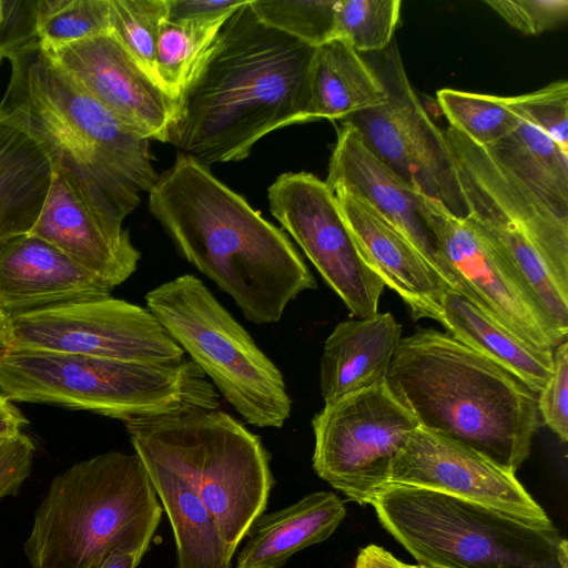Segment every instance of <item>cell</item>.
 <instances>
[{"label":"cell","mask_w":568,"mask_h":568,"mask_svg":"<svg viewBox=\"0 0 568 568\" xmlns=\"http://www.w3.org/2000/svg\"><path fill=\"white\" fill-rule=\"evenodd\" d=\"M315 51L263 23L248 0L179 97L168 142L209 166L244 160L267 133L305 123Z\"/></svg>","instance_id":"1"},{"label":"cell","mask_w":568,"mask_h":568,"mask_svg":"<svg viewBox=\"0 0 568 568\" xmlns=\"http://www.w3.org/2000/svg\"><path fill=\"white\" fill-rule=\"evenodd\" d=\"M11 75L0 115L22 128L83 204L121 229L154 186L150 142L81 90L33 33L0 41Z\"/></svg>","instance_id":"2"},{"label":"cell","mask_w":568,"mask_h":568,"mask_svg":"<svg viewBox=\"0 0 568 568\" xmlns=\"http://www.w3.org/2000/svg\"><path fill=\"white\" fill-rule=\"evenodd\" d=\"M179 254L257 325L278 322L314 276L291 240L194 158L179 153L149 192Z\"/></svg>","instance_id":"3"},{"label":"cell","mask_w":568,"mask_h":568,"mask_svg":"<svg viewBox=\"0 0 568 568\" xmlns=\"http://www.w3.org/2000/svg\"><path fill=\"white\" fill-rule=\"evenodd\" d=\"M386 385L419 427L462 443L516 473L539 426L538 394L448 333L402 337Z\"/></svg>","instance_id":"4"},{"label":"cell","mask_w":568,"mask_h":568,"mask_svg":"<svg viewBox=\"0 0 568 568\" xmlns=\"http://www.w3.org/2000/svg\"><path fill=\"white\" fill-rule=\"evenodd\" d=\"M162 511L141 458L103 453L52 480L24 552L32 568H89L112 549L144 556Z\"/></svg>","instance_id":"5"},{"label":"cell","mask_w":568,"mask_h":568,"mask_svg":"<svg viewBox=\"0 0 568 568\" xmlns=\"http://www.w3.org/2000/svg\"><path fill=\"white\" fill-rule=\"evenodd\" d=\"M0 390L12 402L89 410L124 424L220 406V394L186 356L139 362L10 348L0 355Z\"/></svg>","instance_id":"6"},{"label":"cell","mask_w":568,"mask_h":568,"mask_svg":"<svg viewBox=\"0 0 568 568\" xmlns=\"http://www.w3.org/2000/svg\"><path fill=\"white\" fill-rule=\"evenodd\" d=\"M134 453L184 480L236 551L267 505L274 477L261 438L220 409L125 423Z\"/></svg>","instance_id":"7"},{"label":"cell","mask_w":568,"mask_h":568,"mask_svg":"<svg viewBox=\"0 0 568 568\" xmlns=\"http://www.w3.org/2000/svg\"><path fill=\"white\" fill-rule=\"evenodd\" d=\"M381 525L429 568H568V544L491 507L442 493L388 485L373 500Z\"/></svg>","instance_id":"8"},{"label":"cell","mask_w":568,"mask_h":568,"mask_svg":"<svg viewBox=\"0 0 568 568\" xmlns=\"http://www.w3.org/2000/svg\"><path fill=\"white\" fill-rule=\"evenodd\" d=\"M145 303L246 423L284 425L292 399L281 371L200 278L184 274L164 282L146 293Z\"/></svg>","instance_id":"9"},{"label":"cell","mask_w":568,"mask_h":568,"mask_svg":"<svg viewBox=\"0 0 568 568\" xmlns=\"http://www.w3.org/2000/svg\"><path fill=\"white\" fill-rule=\"evenodd\" d=\"M385 92V102L345 121L366 146L417 193L466 219L468 209L444 133L432 121L406 74L395 40L362 54Z\"/></svg>","instance_id":"10"},{"label":"cell","mask_w":568,"mask_h":568,"mask_svg":"<svg viewBox=\"0 0 568 568\" xmlns=\"http://www.w3.org/2000/svg\"><path fill=\"white\" fill-rule=\"evenodd\" d=\"M417 427L386 383L345 396L312 419L313 469L348 500L372 505L389 485L392 464Z\"/></svg>","instance_id":"11"},{"label":"cell","mask_w":568,"mask_h":568,"mask_svg":"<svg viewBox=\"0 0 568 568\" xmlns=\"http://www.w3.org/2000/svg\"><path fill=\"white\" fill-rule=\"evenodd\" d=\"M273 216L357 318L378 313L385 284L366 264L325 181L284 173L268 187Z\"/></svg>","instance_id":"12"},{"label":"cell","mask_w":568,"mask_h":568,"mask_svg":"<svg viewBox=\"0 0 568 568\" xmlns=\"http://www.w3.org/2000/svg\"><path fill=\"white\" fill-rule=\"evenodd\" d=\"M11 320V348L139 362L185 356L146 307L112 296L33 311Z\"/></svg>","instance_id":"13"},{"label":"cell","mask_w":568,"mask_h":568,"mask_svg":"<svg viewBox=\"0 0 568 568\" xmlns=\"http://www.w3.org/2000/svg\"><path fill=\"white\" fill-rule=\"evenodd\" d=\"M423 214L456 291L525 342L554 351L567 341L504 254L466 219L420 194Z\"/></svg>","instance_id":"14"},{"label":"cell","mask_w":568,"mask_h":568,"mask_svg":"<svg viewBox=\"0 0 568 568\" xmlns=\"http://www.w3.org/2000/svg\"><path fill=\"white\" fill-rule=\"evenodd\" d=\"M389 485L424 488L491 507L530 525L554 526L514 473L462 443L419 426L394 459Z\"/></svg>","instance_id":"15"},{"label":"cell","mask_w":568,"mask_h":568,"mask_svg":"<svg viewBox=\"0 0 568 568\" xmlns=\"http://www.w3.org/2000/svg\"><path fill=\"white\" fill-rule=\"evenodd\" d=\"M41 48L81 90L124 125L149 141L168 142L178 99L154 81L111 32L62 47Z\"/></svg>","instance_id":"16"},{"label":"cell","mask_w":568,"mask_h":568,"mask_svg":"<svg viewBox=\"0 0 568 568\" xmlns=\"http://www.w3.org/2000/svg\"><path fill=\"white\" fill-rule=\"evenodd\" d=\"M325 183L333 193L348 194L373 207L407 237L448 287L456 290L423 214L420 194L381 161L348 122H342L337 131Z\"/></svg>","instance_id":"17"},{"label":"cell","mask_w":568,"mask_h":568,"mask_svg":"<svg viewBox=\"0 0 568 568\" xmlns=\"http://www.w3.org/2000/svg\"><path fill=\"white\" fill-rule=\"evenodd\" d=\"M29 234L58 248L111 290L136 271L141 258L129 232L97 217L54 171L41 213Z\"/></svg>","instance_id":"18"},{"label":"cell","mask_w":568,"mask_h":568,"mask_svg":"<svg viewBox=\"0 0 568 568\" xmlns=\"http://www.w3.org/2000/svg\"><path fill=\"white\" fill-rule=\"evenodd\" d=\"M111 288L30 234L0 243V307L10 316L111 296Z\"/></svg>","instance_id":"19"},{"label":"cell","mask_w":568,"mask_h":568,"mask_svg":"<svg viewBox=\"0 0 568 568\" xmlns=\"http://www.w3.org/2000/svg\"><path fill=\"white\" fill-rule=\"evenodd\" d=\"M333 194L366 264L402 297L415 320H435L448 286L407 237L373 207L348 194Z\"/></svg>","instance_id":"20"},{"label":"cell","mask_w":568,"mask_h":568,"mask_svg":"<svg viewBox=\"0 0 568 568\" xmlns=\"http://www.w3.org/2000/svg\"><path fill=\"white\" fill-rule=\"evenodd\" d=\"M400 339L402 325L388 312L338 323L321 356L324 405L385 384Z\"/></svg>","instance_id":"21"},{"label":"cell","mask_w":568,"mask_h":568,"mask_svg":"<svg viewBox=\"0 0 568 568\" xmlns=\"http://www.w3.org/2000/svg\"><path fill=\"white\" fill-rule=\"evenodd\" d=\"M345 516L344 501L327 490L262 514L251 526L234 568H282L296 552L331 537Z\"/></svg>","instance_id":"22"},{"label":"cell","mask_w":568,"mask_h":568,"mask_svg":"<svg viewBox=\"0 0 568 568\" xmlns=\"http://www.w3.org/2000/svg\"><path fill=\"white\" fill-rule=\"evenodd\" d=\"M435 321L455 339L509 372L537 394L552 373L554 351L525 342L456 290L443 291Z\"/></svg>","instance_id":"23"},{"label":"cell","mask_w":568,"mask_h":568,"mask_svg":"<svg viewBox=\"0 0 568 568\" xmlns=\"http://www.w3.org/2000/svg\"><path fill=\"white\" fill-rule=\"evenodd\" d=\"M53 178L41 146L22 128L0 115V243L29 234Z\"/></svg>","instance_id":"24"},{"label":"cell","mask_w":568,"mask_h":568,"mask_svg":"<svg viewBox=\"0 0 568 568\" xmlns=\"http://www.w3.org/2000/svg\"><path fill=\"white\" fill-rule=\"evenodd\" d=\"M385 102L378 78L347 42L332 39L316 47L306 121L342 120Z\"/></svg>","instance_id":"25"},{"label":"cell","mask_w":568,"mask_h":568,"mask_svg":"<svg viewBox=\"0 0 568 568\" xmlns=\"http://www.w3.org/2000/svg\"><path fill=\"white\" fill-rule=\"evenodd\" d=\"M141 460L173 530L176 568H231L235 552L196 493L154 462Z\"/></svg>","instance_id":"26"},{"label":"cell","mask_w":568,"mask_h":568,"mask_svg":"<svg viewBox=\"0 0 568 568\" xmlns=\"http://www.w3.org/2000/svg\"><path fill=\"white\" fill-rule=\"evenodd\" d=\"M484 149L558 217L568 221V151L521 116L508 134Z\"/></svg>","instance_id":"27"},{"label":"cell","mask_w":568,"mask_h":568,"mask_svg":"<svg viewBox=\"0 0 568 568\" xmlns=\"http://www.w3.org/2000/svg\"><path fill=\"white\" fill-rule=\"evenodd\" d=\"M466 220L504 254L550 320L568 335V287L558 281L523 227L497 212Z\"/></svg>","instance_id":"28"},{"label":"cell","mask_w":568,"mask_h":568,"mask_svg":"<svg viewBox=\"0 0 568 568\" xmlns=\"http://www.w3.org/2000/svg\"><path fill=\"white\" fill-rule=\"evenodd\" d=\"M227 17L209 21L166 19L162 23L154 69L159 84L170 95L179 100Z\"/></svg>","instance_id":"29"},{"label":"cell","mask_w":568,"mask_h":568,"mask_svg":"<svg viewBox=\"0 0 568 568\" xmlns=\"http://www.w3.org/2000/svg\"><path fill=\"white\" fill-rule=\"evenodd\" d=\"M33 34L57 48L110 32V0L32 1Z\"/></svg>","instance_id":"30"},{"label":"cell","mask_w":568,"mask_h":568,"mask_svg":"<svg viewBox=\"0 0 568 568\" xmlns=\"http://www.w3.org/2000/svg\"><path fill=\"white\" fill-rule=\"evenodd\" d=\"M437 102L449 126L483 148L503 139L519 119L505 97L446 88L437 91Z\"/></svg>","instance_id":"31"},{"label":"cell","mask_w":568,"mask_h":568,"mask_svg":"<svg viewBox=\"0 0 568 568\" xmlns=\"http://www.w3.org/2000/svg\"><path fill=\"white\" fill-rule=\"evenodd\" d=\"M400 0H336L334 39L361 54L379 52L394 40Z\"/></svg>","instance_id":"32"},{"label":"cell","mask_w":568,"mask_h":568,"mask_svg":"<svg viewBox=\"0 0 568 568\" xmlns=\"http://www.w3.org/2000/svg\"><path fill=\"white\" fill-rule=\"evenodd\" d=\"M166 19L168 0H110V32L156 82L155 50Z\"/></svg>","instance_id":"33"},{"label":"cell","mask_w":568,"mask_h":568,"mask_svg":"<svg viewBox=\"0 0 568 568\" xmlns=\"http://www.w3.org/2000/svg\"><path fill=\"white\" fill-rule=\"evenodd\" d=\"M266 26L312 47L334 39L336 0H250Z\"/></svg>","instance_id":"34"},{"label":"cell","mask_w":568,"mask_h":568,"mask_svg":"<svg viewBox=\"0 0 568 568\" xmlns=\"http://www.w3.org/2000/svg\"><path fill=\"white\" fill-rule=\"evenodd\" d=\"M519 116L568 151V82L554 81L536 91L505 97Z\"/></svg>","instance_id":"35"},{"label":"cell","mask_w":568,"mask_h":568,"mask_svg":"<svg viewBox=\"0 0 568 568\" xmlns=\"http://www.w3.org/2000/svg\"><path fill=\"white\" fill-rule=\"evenodd\" d=\"M484 3L527 36L556 29L568 19V0H486Z\"/></svg>","instance_id":"36"},{"label":"cell","mask_w":568,"mask_h":568,"mask_svg":"<svg viewBox=\"0 0 568 568\" xmlns=\"http://www.w3.org/2000/svg\"><path fill=\"white\" fill-rule=\"evenodd\" d=\"M538 412L544 424L558 438L568 439V342L554 349L552 373L538 393Z\"/></svg>","instance_id":"37"},{"label":"cell","mask_w":568,"mask_h":568,"mask_svg":"<svg viewBox=\"0 0 568 568\" xmlns=\"http://www.w3.org/2000/svg\"><path fill=\"white\" fill-rule=\"evenodd\" d=\"M36 446L22 432L0 443V499L14 496L31 471Z\"/></svg>","instance_id":"38"},{"label":"cell","mask_w":568,"mask_h":568,"mask_svg":"<svg viewBox=\"0 0 568 568\" xmlns=\"http://www.w3.org/2000/svg\"><path fill=\"white\" fill-rule=\"evenodd\" d=\"M248 0H168V19L209 21L225 18Z\"/></svg>","instance_id":"39"},{"label":"cell","mask_w":568,"mask_h":568,"mask_svg":"<svg viewBox=\"0 0 568 568\" xmlns=\"http://www.w3.org/2000/svg\"><path fill=\"white\" fill-rule=\"evenodd\" d=\"M354 568H407V564L385 548L371 544L359 550Z\"/></svg>","instance_id":"40"},{"label":"cell","mask_w":568,"mask_h":568,"mask_svg":"<svg viewBox=\"0 0 568 568\" xmlns=\"http://www.w3.org/2000/svg\"><path fill=\"white\" fill-rule=\"evenodd\" d=\"M27 424L28 419L18 407L0 392V440L18 435Z\"/></svg>","instance_id":"41"},{"label":"cell","mask_w":568,"mask_h":568,"mask_svg":"<svg viewBox=\"0 0 568 568\" xmlns=\"http://www.w3.org/2000/svg\"><path fill=\"white\" fill-rule=\"evenodd\" d=\"M142 558L143 556L134 551L112 549L89 568H138Z\"/></svg>","instance_id":"42"},{"label":"cell","mask_w":568,"mask_h":568,"mask_svg":"<svg viewBox=\"0 0 568 568\" xmlns=\"http://www.w3.org/2000/svg\"><path fill=\"white\" fill-rule=\"evenodd\" d=\"M13 328L11 317L0 307V355L12 347Z\"/></svg>","instance_id":"43"},{"label":"cell","mask_w":568,"mask_h":568,"mask_svg":"<svg viewBox=\"0 0 568 568\" xmlns=\"http://www.w3.org/2000/svg\"><path fill=\"white\" fill-rule=\"evenodd\" d=\"M3 22V0H0V32Z\"/></svg>","instance_id":"44"},{"label":"cell","mask_w":568,"mask_h":568,"mask_svg":"<svg viewBox=\"0 0 568 568\" xmlns=\"http://www.w3.org/2000/svg\"><path fill=\"white\" fill-rule=\"evenodd\" d=\"M407 568H429V567L422 566V565H407Z\"/></svg>","instance_id":"45"},{"label":"cell","mask_w":568,"mask_h":568,"mask_svg":"<svg viewBox=\"0 0 568 568\" xmlns=\"http://www.w3.org/2000/svg\"><path fill=\"white\" fill-rule=\"evenodd\" d=\"M2 58H3V57H2V54H1V52H0V62H1Z\"/></svg>","instance_id":"46"},{"label":"cell","mask_w":568,"mask_h":568,"mask_svg":"<svg viewBox=\"0 0 568 568\" xmlns=\"http://www.w3.org/2000/svg\"><path fill=\"white\" fill-rule=\"evenodd\" d=\"M1 442H2V440H0V443H1Z\"/></svg>","instance_id":"47"}]
</instances>
